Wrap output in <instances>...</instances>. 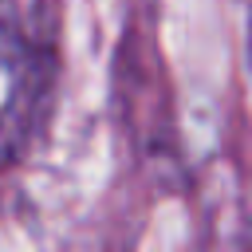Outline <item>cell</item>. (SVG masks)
<instances>
[{
  "label": "cell",
  "mask_w": 252,
  "mask_h": 252,
  "mask_svg": "<svg viewBox=\"0 0 252 252\" xmlns=\"http://www.w3.org/2000/svg\"><path fill=\"white\" fill-rule=\"evenodd\" d=\"M55 71L47 0H0V165L32 138Z\"/></svg>",
  "instance_id": "cell-1"
}]
</instances>
